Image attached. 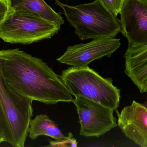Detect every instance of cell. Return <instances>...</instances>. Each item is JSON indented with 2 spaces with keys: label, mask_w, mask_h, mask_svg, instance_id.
<instances>
[{
  "label": "cell",
  "mask_w": 147,
  "mask_h": 147,
  "mask_svg": "<svg viewBox=\"0 0 147 147\" xmlns=\"http://www.w3.org/2000/svg\"><path fill=\"white\" fill-rule=\"evenodd\" d=\"M0 64L7 83L19 95L47 104L72 102L60 76L40 59L18 48L3 50Z\"/></svg>",
  "instance_id": "cell-1"
},
{
  "label": "cell",
  "mask_w": 147,
  "mask_h": 147,
  "mask_svg": "<svg viewBox=\"0 0 147 147\" xmlns=\"http://www.w3.org/2000/svg\"><path fill=\"white\" fill-rule=\"evenodd\" d=\"M55 4L62 8L67 20L80 39L100 37L115 38L121 32L120 20L99 0L70 6L59 0Z\"/></svg>",
  "instance_id": "cell-2"
},
{
  "label": "cell",
  "mask_w": 147,
  "mask_h": 147,
  "mask_svg": "<svg viewBox=\"0 0 147 147\" xmlns=\"http://www.w3.org/2000/svg\"><path fill=\"white\" fill-rule=\"evenodd\" d=\"M32 101L11 88L0 64V125L6 142L13 146H25L33 115Z\"/></svg>",
  "instance_id": "cell-3"
},
{
  "label": "cell",
  "mask_w": 147,
  "mask_h": 147,
  "mask_svg": "<svg viewBox=\"0 0 147 147\" xmlns=\"http://www.w3.org/2000/svg\"><path fill=\"white\" fill-rule=\"evenodd\" d=\"M60 77L72 96H81L114 111L120 104L121 90L111 78H105L89 66H71L62 71Z\"/></svg>",
  "instance_id": "cell-4"
},
{
  "label": "cell",
  "mask_w": 147,
  "mask_h": 147,
  "mask_svg": "<svg viewBox=\"0 0 147 147\" xmlns=\"http://www.w3.org/2000/svg\"><path fill=\"white\" fill-rule=\"evenodd\" d=\"M60 28L38 16L13 10L0 24V38L11 44H30L51 39Z\"/></svg>",
  "instance_id": "cell-5"
},
{
  "label": "cell",
  "mask_w": 147,
  "mask_h": 147,
  "mask_svg": "<svg viewBox=\"0 0 147 147\" xmlns=\"http://www.w3.org/2000/svg\"><path fill=\"white\" fill-rule=\"evenodd\" d=\"M72 102L79 118L80 135L99 137L117 126L114 110L101 104L81 96L75 97Z\"/></svg>",
  "instance_id": "cell-6"
},
{
  "label": "cell",
  "mask_w": 147,
  "mask_h": 147,
  "mask_svg": "<svg viewBox=\"0 0 147 147\" xmlns=\"http://www.w3.org/2000/svg\"><path fill=\"white\" fill-rule=\"evenodd\" d=\"M120 39L103 37L95 38L86 44L69 46L57 60L62 64L82 67L103 57H110L121 46Z\"/></svg>",
  "instance_id": "cell-7"
},
{
  "label": "cell",
  "mask_w": 147,
  "mask_h": 147,
  "mask_svg": "<svg viewBox=\"0 0 147 147\" xmlns=\"http://www.w3.org/2000/svg\"><path fill=\"white\" fill-rule=\"evenodd\" d=\"M121 15V32L128 46L147 45V0H125Z\"/></svg>",
  "instance_id": "cell-8"
},
{
  "label": "cell",
  "mask_w": 147,
  "mask_h": 147,
  "mask_svg": "<svg viewBox=\"0 0 147 147\" xmlns=\"http://www.w3.org/2000/svg\"><path fill=\"white\" fill-rule=\"evenodd\" d=\"M117 124L127 138L141 147H147V102L143 104L134 100L121 113L116 111Z\"/></svg>",
  "instance_id": "cell-9"
},
{
  "label": "cell",
  "mask_w": 147,
  "mask_h": 147,
  "mask_svg": "<svg viewBox=\"0 0 147 147\" xmlns=\"http://www.w3.org/2000/svg\"><path fill=\"white\" fill-rule=\"evenodd\" d=\"M124 57V72L141 93L147 92V45L128 47Z\"/></svg>",
  "instance_id": "cell-10"
},
{
  "label": "cell",
  "mask_w": 147,
  "mask_h": 147,
  "mask_svg": "<svg viewBox=\"0 0 147 147\" xmlns=\"http://www.w3.org/2000/svg\"><path fill=\"white\" fill-rule=\"evenodd\" d=\"M14 11H21L38 16L61 26L64 20L59 13L55 12L44 0H8Z\"/></svg>",
  "instance_id": "cell-11"
},
{
  "label": "cell",
  "mask_w": 147,
  "mask_h": 147,
  "mask_svg": "<svg viewBox=\"0 0 147 147\" xmlns=\"http://www.w3.org/2000/svg\"><path fill=\"white\" fill-rule=\"evenodd\" d=\"M28 133L32 140H35L41 135H46L55 140L66 137L59 128L57 124L47 114L38 115L31 120Z\"/></svg>",
  "instance_id": "cell-12"
},
{
  "label": "cell",
  "mask_w": 147,
  "mask_h": 147,
  "mask_svg": "<svg viewBox=\"0 0 147 147\" xmlns=\"http://www.w3.org/2000/svg\"><path fill=\"white\" fill-rule=\"evenodd\" d=\"M49 146L50 147H78V142L76 139L74 138L71 133L68 134V136L65 138L56 140L55 141H50Z\"/></svg>",
  "instance_id": "cell-13"
},
{
  "label": "cell",
  "mask_w": 147,
  "mask_h": 147,
  "mask_svg": "<svg viewBox=\"0 0 147 147\" xmlns=\"http://www.w3.org/2000/svg\"><path fill=\"white\" fill-rule=\"evenodd\" d=\"M105 7L117 16L120 14L125 0H99Z\"/></svg>",
  "instance_id": "cell-14"
},
{
  "label": "cell",
  "mask_w": 147,
  "mask_h": 147,
  "mask_svg": "<svg viewBox=\"0 0 147 147\" xmlns=\"http://www.w3.org/2000/svg\"><path fill=\"white\" fill-rule=\"evenodd\" d=\"M13 11L8 0H0V24Z\"/></svg>",
  "instance_id": "cell-15"
},
{
  "label": "cell",
  "mask_w": 147,
  "mask_h": 147,
  "mask_svg": "<svg viewBox=\"0 0 147 147\" xmlns=\"http://www.w3.org/2000/svg\"><path fill=\"white\" fill-rule=\"evenodd\" d=\"M3 142H6V140H5L4 134H3L2 129L1 127V125H0V144Z\"/></svg>",
  "instance_id": "cell-16"
}]
</instances>
